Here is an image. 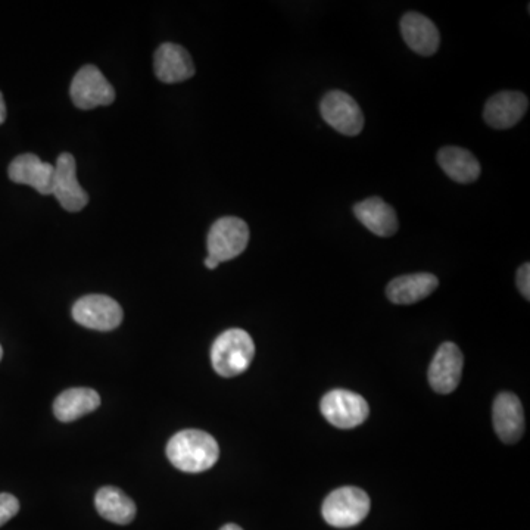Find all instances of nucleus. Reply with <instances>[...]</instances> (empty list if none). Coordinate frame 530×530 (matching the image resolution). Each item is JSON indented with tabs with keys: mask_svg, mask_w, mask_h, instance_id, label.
<instances>
[{
	"mask_svg": "<svg viewBox=\"0 0 530 530\" xmlns=\"http://www.w3.org/2000/svg\"><path fill=\"white\" fill-rule=\"evenodd\" d=\"M167 457L182 472L202 473L215 466L220 457V448L210 433L187 429L170 439Z\"/></svg>",
	"mask_w": 530,
	"mask_h": 530,
	"instance_id": "nucleus-1",
	"label": "nucleus"
},
{
	"mask_svg": "<svg viewBox=\"0 0 530 530\" xmlns=\"http://www.w3.org/2000/svg\"><path fill=\"white\" fill-rule=\"evenodd\" d=\"M495 432L505 444H516L525 433V413L522 402L514 394L498 395L492 410Z\"/></svg>",
	"mask_w": 530,
	"mask_h": 530,
	"instance_id": "nucleus-12",
	"label": "nucleus"
},
{
	"mask_svg": "<svg viewBox=\"0 0 530 530\" xmlns=\"http://www.w3.org/2000/svg\"><path fill=\"white\" fill-rule=\"evenodd\" d=\"M99 405H101V397L93 389H68L53 402V413L59 422L70 423L86 414L93 413Z\"/></svg>",
	"mask_w": 530,
	"mask_h": 530,
	"instance_id": "nucleus-18",
	"label": "nucleus"
},
{
	"mask_svg": "<svg viewBox=\"0 0 530 530\" xmlns=\"http://www.w3.org/2000/svg\"><path fill=\"white\" fill-rule=\"evenodd\" d=\"M155 74L162 83H182L195 76V65L189 52L176 43H164L155 52Z\"/></svg>",
	"mask_w": 530,
	"mask_h": 530,
	"instance_id": "nucleus-14",
	"label": "nucleus"
},
{
	"mask_svg": "<svg viewBox=\"0 0 530 530\" xmlns=\"http://www.w3.org/2000/svg\"><path fill=\"white\" fill-rule=\"evenodd\" d=\"M438 164L450 179L461 185H469L480 177L479 161L472 152L458 146H445L439 151Z\"/></svg>",
	"mask_w": 530,
	"mask_h": 530,
	"instance_id": "nucleus-19",
	"label": "nucleus"
},
{
	"mask_svg": "<svg viewBox=\"0 0 530 530\" xmlns=\"http://www.w3.org/2000/svg\"><path fill=\"white\" fill-rule=\"evenodd\" d=\"M52 195L68 212H79L89 204V195L77 179V164L71 154L59 155L52 180Z\"/></svg>",
	"mask_w": 530,
	"mask_h": 530,
	"instance_id": "nucleus-9",
	"label": "nucleus"
},
{
	"mask_svg": "<svg viewBox=\"0 0 530 530\" xmlns=\"http://www.w3.org/2000/svg\"><path fill=\"white\" fill-rule=\"evenodd\" d=\"M529 108L526 95L520 92H500L486 102L483 118L492 129L507 130L516 126Z\"/></svg>",
	"mask_w": 530,
	"mask_h": 530,
	"instance_id": "nucleus-11",
	"label": "nucleus"
},
{
	"mask_svg": "<svg viewBox=\"0 0 530 530\" xmlns=\"http://www.w3.org/2000/svg\"><path fill=\"white\" fill-rule=\"evenodd\" d=\"M98 513L115 525H129L136 517V504L121 489L105 486L95 497Z\"/></svg>",
	"mask_w": 530,
	"mask_h": 530,
	"instance_id": "nucleus-20",
	"label": "nucleus"
},
{
	"mask_svg": "<svg viewBox=\"0 0 530 530\" xmlns=\"http://www.w3.org/2000/svg\"><path fill=\"white\" fill-rule=\"evenodd\" d=\"M401 34L408 48L422 56L435 55L441 43L438 27L419 12H408L402 17Z\"/></svg>",
	"mask_w": 530,
	"mask_h": 530,
	"instance_id": "nucleus-15",
	"label": "nucleus"
},
{
	"mask_svg": "<svg viewBox=\"0 0 530 530\" xmlns=\"http://www.w3.org/2000/svg\"><path fill=\"white\" fill-rule=\"evenodd\" d=\"M254 357V341L242 329L226 330L212 344V367L221 377H235L245 373Z\"/></svg>",
	"mask_w": 530,
	"mask_h": 530,
	"instance_id": "nucleus-2",
	"label": "nucleus"
},
{
	"mask_svg": "<svg viewBox=\"0 0 530 530\" xmlns=\"http://www.w3.org/2000/svg\"><path fill=\"white\" fill-rule=\"evenodd\" d=\"M73 104L83 111L108 106L115 101V90L95 65H84L71 83Z\"/></svg>",
	"mask_w": 530,
	"mask_h": 530,
	"instance_id": "nucleus-7",
	"label": "nucleus"
},
{
	"mask_svg": "<svg viewBox=\"0 0 530 530\" xmlns=\"http://www.w3.org/2000/svg\"><path fill=\"white\" fill-rule=\"evenodd\" d=\"M370 497L360 488L336 489L324 500L323 519L333 528L346 529L360 525L370 513Z\"/></svg>",
	"mask_w": 530,
	"mask_h": 530,
	"instance_id": "nucleus-3",
	"label": "nucleus"
},
{
	"mask_svg": "<svg viewBox=\"0 0 530 530\" xmlns=\"http://www.w3.org/2000/svg\"><path fill=\"white\" fill-rule=\"evenodd\" d=\"M517 286L519 291L525 296L526 299L530 298V265L529 263L523 264L522 267L517 271Z\"/></svg>",
	"mask_w": 530,
	"mask_h": 530,
	"instance_id": "nucleus-22",
	"label": "nucleus"
},
{
	"mask_svg": "<svg viewBox=\"0 0 530 530\" xmlns=\"http://www.w3.org/2000/svg\"><path fill=\"white\" fill-rule=\"evenodd\" d=\"M218 265L220 264H218L217 261L212 260L211 257L205 258V267H207L208 270H215V268H217Z\"/></svg>",
	"mask_w": 530,
	"mask_h": 530,
	"instance_id": "nucleus-24",
	"label": "nucleus"
},
{
	"mask_svg": "<svg viewBox=\"0 0 530 530\" xmlns=\"http://www.w3.org/2000/svg\"><path fill=\"white\" fill-rule=\"evenodd\" d=\"M249 243V227L242 218L223 217L208 233V257L218 264L238 258Z\"/></svg>",
	"mask_w": 530,
	"mask_h": 530,
	"instance_id": "nucleus-4",
	"label": "nucleus"
},
{
	"mask_svg": "<svg viewBox=\"0 0 530 530\" xmlns=\"http://www.w3.org/2000/svg\"><path fill=\"white\" fill-rule=\"evenodd\" d=\"M220 530H243L238 525H233V523H229V525L223 526Z\"/></svg>",
	"mask_w": 530,
	"mask_h": 530,
	"instance_id": "nucleus-25",
	"label": "nucleus"
},
{
	"mask_svg": "<svg viewBox=\"0 0 530 530\" xmlns=\"http://www.w3.org/2000/svg\"><path fill=\"white\" fill-rule=\"evenodd\" d=\"M354 212L358 221L380 238H391L398 232L397 212L382 198L366 199L355 205Z\"/></svg>",
	"mask_w": 530,
	"mask_h": 530,
	"instance_id": "nucleus-16",
	"label": "nucleus"
},
{
	"mask_svg": "<svg viewBox=\"0 0 530 530\" xmlns=\"http://www.w3.org/2000/svg\"><path fill=\"white\" fill-rule=\"evenodd\" d=\"M439 286L438 277L430 273L407 274L392 280L386 288L389 301L397 305H411L432 295Z\"/></svg>",
	"mask_w": 530,
	"mask_h": 530,
	"instance_id": "nucleus-17",
	"label": "nucleus"
},
{
	"mask_svg": "<svg viewBox=\"0 0 530 530\" xmlns=\"http://www.w3.org/2000/svg\"><path fill=\"white\" fill-rule=\"evenodd\" d=\"M55 165L43 162L33 154L20 155L11 162L8 176L17 185L33 187L40 195H52V180Z\"/></svg>",
	"mask_w": 530,
	"mask_h": 530,
	"instance_id": "nucleus-13",
	"label": "nucleus"
},
{
	"mask_svg": "<svg viewBox=\"0 0 530 530\" xmlns=\"http://www.w3.org/2000/svg\"><path fill=\"white\" fill-rule=\"evenodd\" d=\"M6 120V105L3 101V95L0 93V124L5 123Z\"/></svg>",
	"mask_w": 530,
	"mask_h": 530,
	"instance_id": "nucleus-23",
	"label": "nucleus"
},
{
	"mask_svg": "<svg viewBox=\"0 0 530 530\" xmlns=\"http://www.w3.org/2000/svg\"><path fill=\"white\" fill-rule=\"evenodd\" d=\"M73 318L87 329L109 332L123 321V308L109 296L87 295L74 304Z\"/></svg>",
	"mask_w": 530,
	"mask_h": 530,
	"instance_id": "nucleus-8",
	"label": "nucleus"
},
{
	"mask_svg": "<svg viewBox=\"0 0 530 530\" xmlns=\"http://www.w3.org/2000/svg\"><path fill=\"white\" fill-rule=\"evenodd\" d=\"M18 511H20V501L14 495L6 494V492L0 494V526L17 516Z\"/></svg>",
	"mask_w": 530,
	"mask_h": 530,
	"instance_id": "nucleus-21",
	"label": "nucleus"
},
{
	"mask_svg": "<svg viewBox=\"0 0 530 530\" xmlns=\"http://www.w3.org/2000/svg\"><path fill=\"white\" fill-rule=\"evenodd\" d=\"M2 357H3V349H2V346H0V360H2Z\"/></svg>",
	"mask_w": 530,
	"mask_h": 530,
	"instance_id": "nucleus-26",
	"label": "nucleus"
},
{
	"mask_svg": "<svg viewBox=\"0 0 530 530\" xmlns=\"http://www.w3.org/2000/svg\"><path fill=\"white\" fill-rule=\"evenodd\" d=\"M320 408L324 419L339 429H354L366 422L370 414L366 399L345 389L324 395Z\"/></svg>",
	"mask_w": 530,
	"mask_h": 530,
	"instance_id": "nucleus-5",
	"label": "nucleus"
},
{
	"mask_svg": "<svg viewBox=\"0 0 530 530\" xmlns=\"http://www.w3.org/2000/svg\"><path fill=\"white\" fill-rule=\"evenodd\" d=\"M323 120L336 132L345 136H358L364 129V115L352 96L341 90H333L324 96L320 104Z\"/></svg>",
	"mask_w": 530,
	"mask_h": 530,
	"instance_id": "nucleus-6",
	"label": "nucleus"
},
{
	"mask_svg": "<svg viewBox=\"0 0 530 530\" xmlns=\"http://www.w3.org/2000/svg\"><path fill=\"white\" fill-rule=\"evenodd\" d=\"M464 358L460 348L452 342L439 346L429 367V383L433 391L448 395L458 388L463 373Z\"/></svg>",
	"mask_w": 530,
	"mask_h": 530,
	"instance_id": "nucleus-10",
	"label": "nucleus"
}]
</instances>
